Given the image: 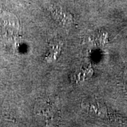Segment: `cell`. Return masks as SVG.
<instances>
[{
    "instance_id": "obj_1",
    "label": "cell",
    "mask_w": 127,
    "mask_h": 127,
    "mask_svg": "<svg viewBox=\"0 0 127 127\" xmlns=\"http://www.w3.org/2000/svg\"><path fill=\"white\" fill-rule=\"evenodd\" d=\"M124 86L127 91V63L125 65L124 73Z\"/></svg>"
}]
</instances>
